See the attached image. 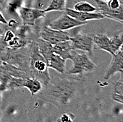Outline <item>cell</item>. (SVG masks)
<instances>
[{
    "label": "cell",
    "mask_w": 123,
    "mask_h": 122,
    "mask_svg": "<svg viewBox=\"0 0 123 122\" xmlns=\"http://www.w3.org/2000/svg\"><path fill=\"white\" fill-rule=\"evenodd\" d=\"M92 37L93 43L99 49L108 52L112 56L123 47V37L122 33L113 36L112 38L103 34H96L93 35Z\"/></svg>",
    "instance_id": "cell-1"
},
{
    "label": "cell",
    "mask_w": 123,
    "mask_h": 122,
    "mask_svg": "<svg viewBox=\"0 0 123 122\" xmlns=\"http://www.w3.org/2000/svg\"><path fill=\"white\" fill-rule=\"evenodd\" d=\"M71 60L73 62V64L71 69L67 71L68 74L76 75L91 72L97 68L96 65L91 60L86 54L78 53L75 49L73 51Z\"/></svg>",
    "instance_id": "cell-2"
},
{
    "label": "cell",
    "mask_w": 123,
    "mask_h": 122,
    "mask_svg": "<svg viewBox=\"0 0 123 122\" xmlns=\"http://www.w3.org/2000/svg\"><path fill=\"white\" fill-rule=\"evenodd\" d=\"M31 67L33 71L37 76L36 78H39V80L41 82L44 81L46 85L49 81V74L48 72V67L45 60L39 53L37 47L33 49L31 55Z\"/></svg>",
    "instance_id": "cell-3"
},
{
    "label": "cell",
    "mask_w": 123,
    "mask_h": 122,
    "mask_svg": "<svg viewBox=\"0 0 123 122\" xmlns=\"http://www.w3.org/2000/svg\"><path fill=\"white\" fill-rule=\"evenodd\" d=\"M88 23V21H79L69 16L67 13H63L62 15L55 20L49 23V26L55 30L67 31L76 27L82 26Z\"/></svg>",
    "instance_id": "cell-4"
},
{
    "label": "cell",
    "mask_w": 123,
    "mask_h": 122,
    "mask_svg": "<svg viewBox=\"0 0 123 122\" xmlns=\"http://www.w3.org/2000/svg\"><path fill=\"white\" fill-rule=\"evenodd\" d=\"M40 36L41 39L52 45H55L63 41L69 40L72 35L67 31L55 30L50 28L49 25H46L41 29Z\"/></svg>",
    "instance_id": "cell-5"
},
{
    "label": "cell",
    "mask_w": 123,
    "mask_h": 122,
    "mask_svg": "<svg viewBox=\"0 0 123 122\" xmlns=\"http://www.w3.org/2000/svg\"><path fill=\"white\" fill-rule=\"evenodd\" d=\"M18 12L24 25L35 26L36 20L46 16V12L44 10L34 8L21 6L18 9Z\"/></svg>",
    "instance_id": "cell-6"
},
{
    "label": "cell",
    "mask_w": 123,
    "mask_h": 122,
    "mask_svg": "<svg viewBox=\"0 0 123 122\" xmlns=\"http://www.w3.org/2000/svg\"><path fill=\"white\" fill-rule=\"evenodd\" d=\"M70 40L73 49L75 50H81L89 53L91 56L93 55V40L91 35L76 34L74 36H71Z\"/></svg>",
    "instance_id": "cell-7"
},
{
    "label": "cell",
    "mask_w": 123,
    "mask_h": 122,
    "mask_svg": "<svg viewBox=\"0 0 123 122\" xmlns=\"http://www.w3.org/2000/svg\"><path fill=\"white\" fill-rule=\"evenodd\" d=\"M96 8L105 18H108L115 21L120 22V23H123V6L118 9H112L110 8L106 1L103 0H95Z\"/></svg>",
    "instance_id": "cell-8"
},
{
    "label": "cell",
    "mask_w": 123,
    "mask_h": 122,
    "mask_svg": "<svg viewBox=\"0 0 123 122\" xmlns=\"http://www.w3.org/2000/svg\"><path fill=\"white\" fill-rule=\"evenodd\" d=\"M116 73H120L123 76V47L120 49L112 55V59L111 61L108 68L105 71L104 75V79L105 81L111 78L112 76Z\"/></svg>",
    "instance_id": "cell-9"
},
{
    "label": "cell",
    "mask_w": 123,
    "mask_h": 122,
    "mask_svg": "<svg viewBox=\"0 0 123 122\" xmlns=\"http://www.w3.org/2000/svg\"><path fill=\"white\" fill-rule=\"evenodd\" d=\"M64 12L67 13L69 16L79 21L100 20L105 18L100 12H83L76 11L74 9H69V8H66Z\"/></svg>",
    "instance_id": "cell-10"
},
{
    "label": "cell",
    "mask_w": 123,
    "mask_h": 122,
    "mask_svg": "<svg viewBox=\"0 0 123 122\" xmlns=\"http://www.w3.org/2000/svg\"><path fill=\"white\" fill-rule=\"evenodd\" d=\"M52 49L55 53L60 55L64 60L72 59L74 50L70 40L52 45Z\"/></svg>",
    "instance_id": "cell-11"
},
{
    "label": "cell",
    "mask_w": 123,
    "mask_h": 122,
    "mask_svg": "<svg viewBox=\"0 0 123 122\" xmlns=\"http://www.w3.org/2000/svg\"><path fill=\"white\" fill-rule=\"evenodd\" d=\"M66 60L62 59L61 57L56 53L53 52L49 57L46 61L47 66L48 68L53 69L57 72L60 73H65V66H66Z\"/></svg>",
    "instance_id": "cell-12"
},
{
    "label": "cell",
    "mask_w": 123,
    "mask_h": 122,
    "mask_svg": "<svg viewBox=\"0 0 123 122\" xmlns=\"http://www.w3.org/2000/svg\"><path fill=\"white\" fill-rule=\"evenodd\" d=\"M17 84L19 86L26 87L31 92L32 95H36L38 92H40L43 88L42 82L36 78L21 80L19 81L18 83H17Z\"/></svg>",
    "instance_id": "cell-13"
},
{
    "label": "cell",
    "mask_w": 123,
    "mask_h": 122,
    "mask_svg": "<svg viewBox=\"0 0 123 122\" xmlns=\"http://www.w3.org/2000/svg\"><path fill=\"white\" fill-rule=\"evenodd\" d=\"M67 8V0H51L44 9L46 13L50 12H64Z\"/></svg>",
    "instance_id": "cell-14"
},
{
    "label": "cell",
    "mask_w": 123,
    "mask_h": 122,
    "mask_svg": "<svg viewBox=\"0 0 123 122\" xmlns=\"http://www.w3.org/2000/svg\"><path fill=\"white\" fill-rule=\"evenodd\" d=\"M123 76H121L120 79L116 82L114 84L113 91L111 95V98L113 100L123 104Z\"/></svg>",
    "instance_id": "cell-15"
},
{
    "label": "cell",
    "mask_w": 123,
    "mask_h": 122,
    "mask_svg": "<svg viewBox=\"0 0 123 122\" xmlns=\"http://www.w3.org/2000/svg\"><path fill=\"white\" fill-rule=\"evenodd\" d=\"M74 9L76 11L83 12H96V11H98L96 6L84 1L76 2L74 6Z\"/></svg>",
    "instance_id": "cell-16"
},
{
    "label": "cell",
    "mask_w": 123,
    "mask_h": 122,
    "mask_svg": "<svg viewBox=\"0 0 123 122\" xmlns=\"http://www.w3.org/2000/svg\"><path fill=\"white\" fill-rule=\"evenodd\" d=\"M107 4L110 8L112 9H118L120 6H123V2L120 0H110L108 1H107Z\"/></svg>",
    "instance_id": "cell-17"
},
{
    "label": "cell",
    "mask_w": 123,
    "mask_h": 122,
    "mask_svg": "<svg viewBox=\"0 0 123 122\" xmlns=\"http://www.w3.org/2000/svg\"><path fill=\"white\" fill-rule=\"evenodd\" d=\"M58 121H60V122H71V121H72V119L69 118V115H67V114H63L60 117V119H58Z\"/></svg>",
    "instance_id": "cell-18"
},
{
    "label": "cell",
    "mask_w": 123,
    "mask_h": 122,
    "mask_svg": "<svg viewBox=\"0 0 123 122\" xmlns=\"http://www.w3.org/2000/svg\"><path fill=\"white\" fill-rule=\"evenodd\" d=\"M0 23H4V24H7L8 23L7 21L6 20V18H4V16H3V14L1 13V12H0Z\"/></svg>",
    "instance_id": "cell-19"
},
{
    "label": "cell",
    "mask_w": 123,
    "mask_h": 122,
    "mask_svg": "<svg viewBox=\"0 0 123 122\" xmlns=\"http://www.w3.org/2000/svg\"><path fill=\"white\" fill-rule=\"evenodd\" d=\"M103 1H106V2H107V1H110V0H103Z\"/></svg>",
    "instance_id": "cell-20"
}]
</instances>
